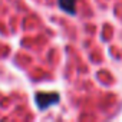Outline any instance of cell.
<instances>
[{
    "mask_svg": "<svg viewBox=\"0 0 122 122\" xmlns=\"http://www.w3.org/2000/svg\"><path fill=\"white\" fill-rule=\"evenodd\" d=\"M57 3H59V7L62 9L63 12H66L68 15L73 16L76 15V0H57Z\"/></svg>",
    "mask_w": 122,
    "mask_h": 122,
    "instance_id": "6da1fadb",
    "label": "cell"
}]
</instances>
